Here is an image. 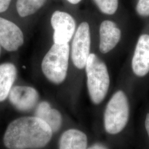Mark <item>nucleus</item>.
I'll return each instance as SVG.
<instances>
[{
    "instance_id": "obj_1",
    "label": "nucleus",
    "mask_w": 149,
    "mask_h": 149,
    "mask_svg": "<svg viewBox=\"0 0 149 149\" xmlns=\"http://www.w3.org/2000/svg\"><path fill=\"white\" fill-rule=\"evenodd\" d=\"M135 89L133 82L122 72L104 109V130L117 146L122 145L130 133Z\"/></svg>"
},
{
    "instance_id": "obj_2",
    "label": "nucleus",
    "mask_w": 149,
    "mask_h": 149,
    "mask_svg": "<svg viewBox=\"0 0 149 149\" xmlns=\"http://www.w3.org/2000/svg\"><path fill=\"white\" fill-rule=\"evenodd\" d=\"M52 133L50 128L39 118H20L7 127L3 143L9 149L41 148L50 141Z\"/></svg>"
},
{
    "instance_id": "obj_3",
    "label": "nucleus",
    "mask_w": 149,
    "mask_h": 149,
    "mask_svg": "<svg viewBox=\"0 0 149 149\" xmlns=\"http://www.w3.org/2000/svg\"><path fill=\"white\" fill-rule=\"evenodd\" d=\"M123 73L135 88L149 83V21L139 35Z\"/></svg>"
},
{
    "instance_id": "obj_4",
    "label": "nucleus",
    "mask_w": 149,
    "mask_h": 149,
    "mask_svg": "<svg viewBox=\"0 0 149 149\" xmlns=\"http://www.w3.org/2000/svg\"><path fill=\"white\" fill-rule=\"evenodd\" d=\"M85 71L91 101L96 106L100 105L106 98L111 88V77L108 68L99 55L91 52Z\"/></svg>"
},
{
    "instance_id": "obj_5",
    "label": "nucleus",
    "mask_w": 149,
    "mask_h": 149,
    "mask_svg": "<svg viewBox=\"0 0 149 149\" xmlns=\"http://www.w3.org/2000/svg\"><path fill=\"white\" fill-rule=\"evenodd\" d=\"M70 55L69 43L54 44L44 57L42 70L45 76L50 82L60 84L65 80Z\"/></svg>"
},
{
    "instance_id": "obj_6",
    "label": "nucleus",
    "mask_w": 149,
    "mask_h": 149,
    "mask_svg": "<svg viewBox=\"0 0 149 149\" xmlns=\"http://www.w3.org/2000/svg\"><path fill=\"white\" fill-rule=\"evenodd\" d=\"M127 34L126 24L114 19H106L98 27V48L103 55L117 52L124 43Z\"/></svg>"
},
{
    "instance_id": "obj_7",
    "label": "nucleus",
    "mask_w": 149,
    "mask_h": 149,
    "mask_svg": "<svg viewBox=\"0 0 149 149\" xmlns=\"http://www.w3.org/2000/svg\"><path fill=\"white\" fill-rule=\"evenodd\" d=\"M91 26L87 21L80 23L74 33L70 49V55L77 69H85L87 59L91 53L92 37Z\"/></svg>"
},
{
    "instance_id": "obj_8",
    "label": "nucleus",
    "mask_w": 149,
    "mask_h": 149,
    "mask_svg": "<svg viewBox=\"0 0 149 149\" xmlns=\"http://www.w3.org/2000/svg\"><path fill=\"white\" fill-rule=\"evenodd\" d=\"M51 24L54 29L53 40L55 44H66L74 36L76 30L74 19L69 13L56 11L51 18Z\"/></svg>"
},
{
    "instance_id": "obj_9",
    "label": "nucleus",
    "mask_w": 149,
    "mask_h": 149,
    "mask_svg": "<svg viewBox=\"0 0 149 149\" xmlns=\"http://www.w3.org/2000/svg\"><path fill=\"white\" fill-rule=\"evenodd\" d=\"M24 43L21 29L11 21L0 17V46L5 50L13 52L17 50Z\"/></svg>"
},
{
    "instance_id": "obj_10",
    "label": "nucleus",
    "mask_w": 149,
    "mask_h": 149,
    "mask_svg": "<svg viewBox=\"0 0 149 149\" xmlns=\"http://www.w3.org/2000/svg\"><path fill=\"white\" fill-rule=\"evenodd\" d=\"M8 97L11 104L17 109L27 111L36 106L39 96L37 90L33 87L16 86L12 88Z\"/></svg>"
},
{
    "instance_id": "obj_11",
    "label": "nucleus",
    "mask_w": 149,
    "mask_h": 149,
    "mask_svg": "<svg viewBox=\"0 0 149 149\" xmlns=\"http://www.w3.org/2000/svg\"><path fill=\"white\" fill-rule=\"evenodd\" d=\"M17 70L16 66L11 63L0 64V102L4 101L16 81Z\"/></svg>"
},
{
    "instance_id": "obj_12",
    "label": "nucleus",
    "mask_w": 149,
    "mask_h": 149,
    "mask_svg": "<svg viewBox=\"0 0 149 149\" xmlns=\"http://www.w3.org/2000/svg\"><path fill=\"white\" fill-rule=\"evenodd\" d=\"M88 138L84 132L72 129L62 135L59 149H87Z\"/></svg>"
},
{
    "instance_id": "obj_13",
    "label": "nucleus",
    "mask_w": 149,
    "mask_h": 149,
    "mask_svg": "<svg viewBox=\"0 0 149 149\" xmlns=\"http://www.w3.org/2000/svg\"><path fill=\"white\" fill-rule=\"evenodd\" d=\"M36 117L45 123L52 132H57L60 128L62 119L58 111L52 108L47 102L40 103L36 109Z\"/></svg>"
},
{
    "instance_id": "obj_14",
    "label": "nucleus",
    "mask_w": 149,
    "mask_h": 149,
    "mask_svg": "<svg viewBox=\"0 0 149 149\" xmlns=\"http://www.w3.org/2000/svg\"><path fill=\"white\" fill-rule=\"evenodd\" d=\"M45 2L46 0H17L16 9L19 16L26 17L37 12Z\"/></svg>"
},
{
    "instance_id": "obj_15",
    "label": "nucleus",
    "mask_w": 149,
    "mask_h": 149,
    "mask_svg": "<svg viewBox=\"0 0 149 149\" xmlns=\"http://www.w3.org/2000/svg\"><path fill=\"white\" fill-rule=\"evenodd\" d=\"M93 1L101 12L107 16H114L119 10V0H93Z\"/></svg>"
},
{
    "instance_id": "obj_16",
    "label": "nucleus",
    "mask_w": 149,
    "mask_h": 149,
    "mask_svg": "<svg viewBox=\"0 0 149 149\" xmlns=\"http://www.w3.org/2000/svg\"><path fill=\"white\" fill-rule=\"evenodd\" d=\"M140 132L144 149H149V106L143 117Z\"/></svg>"
},
{
    "instance_id": "obj_17",
    "label": "nucleus",
    "mask_w": 149,
    "mask_h": 149,
    "mask_svg": "<svg viewBox=\"0 0 149 149\" xmlns=\"http://www.w3.org/2000/svg\"><path fill=\"white\" fill-rule=\"evenodd\" d=\"M135 12L141 18L149 21V0H137Z\"/></svg>"
},
{
    "instance_id": "obj_18",
    "label": "nucleus",
    "mask_w": 149,
    "mask_h": 149,
    "mask_svg": "<svg viewBox=\"0 0 149 149\" xmlns=\"http://www.w3.org/2000/svg\"><path fill=\"white\" fill-rule=\"evenodd\" d=\"M12 0H0V13L8 10Z\"/></svg>"
},
{
    "instance_id": "obj_19",
    "label": "nucleus",
    "mask_w": 149,
    "mask_h": 149,
    "mask_svg": "<svg viewBox=\"0 0 149 149\" xmlns=\"http://www.w3.org/2000/svg\"><path fill=\"white\" fill-rule=\"evenodd\" d=\"M87 149H111L109 146L105 144L97 143L92 145L90 147H88Z\"/></svg>"
},
{
    "instance_id": "obj_20",
    "label": "nucleus",
    "mask_w": 149,
    "mask_h": 149,
    "mask_svg": "<svg viewBox=\"0 0 149 149\" xmlns=\"http://www.w3.org/2000/svg\"><path fill=\"white\" fill-rule=\"evenodd\" d=\"M69 2H70V3L71 4H73V5H76L79 3H80V2L82 1V0H67Z\"/></svg>"
},
{
    "instance_id": "obj_21",
    "label": "nucleus",
    "mask_w": 149,
    "mask_h": 149,
    "mask_svg": "<svg viewBox=\"0 0 149 149\" xmlns=\"http://www.w3.org/2000/svg\"><path fill=\"white\" fill-rule=\"evenodd\" d=\"M0 55H1V46H0Z\"/></svg>"
}]
</instances>
